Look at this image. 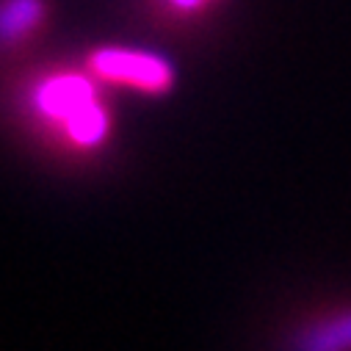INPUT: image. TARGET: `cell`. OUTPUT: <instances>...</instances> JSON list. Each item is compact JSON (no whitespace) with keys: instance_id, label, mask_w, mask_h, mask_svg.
<instances>
[{"instance_id":"1","label":"cell","mask_w":351,"mask_h":351,"mask_svg":"<svg viewBox=\"0 0 351 351\" xmlns=\"http://www.w3.org/2000/svg\"><path fill=\"white\" fill-rule=\"evenodd\" d=\"M31 111L66 147L92 152L111 136V111L97 92L92 72H50L39 77L28 97Z\"/></svg>"},{"instance_id":"2","label":"cell","mask_w":351,"mask_h":351,"mask_svg":"<svg viewBox=\"0 0 351 351\" xmlns=\"http://www.w3.org/2000/svg\"><path fill=\"white\" fill-rule=\"evenodd\" d=\"M86 66L97 80L117 83L141 95H166L174 86V66L163 56L147 50L117 45L97 47L86 58Z\"/></svg>"},{"instance_id":"3","label":"cell","mask_w":351,"mask_h":351,"mask_svg":"<svg viewBox=\"0 0 351 351\" xmlns=\"http://www.w3.org/2000/svg\"><path fill=\"white\" fill-rule=\"evenodd\" d=\"M47 20L45 0H0V42L20 45Z\"/></svg>"},{"instance_id":"4","label":"cell","mask_w":351,"mask_h":351,"mask_svg":"<svg viewBox=\"0 0 351 351\" xmlns=\"http://www.w3.org/2000/svg\"><path fill=\"white\" fill-rule=\"evenodd\" d=\"M296 351H351V310L304 326L296 335Z\"/></svg>"},{"instance_id":"5","label":"cell","mask_w":351,"mask_h":351,"mask_svg":"<svg viewBox=\"0 0 351 351\" xmlns=\"http://www.w3.org/2000/svg\"><path fill=\"white\" fill-rule=\"evenodd\" d=\"M163 3H166L171 12H178V14H194V12L205 9L210 0H163Z\"/></svg>"}]
</instances>
